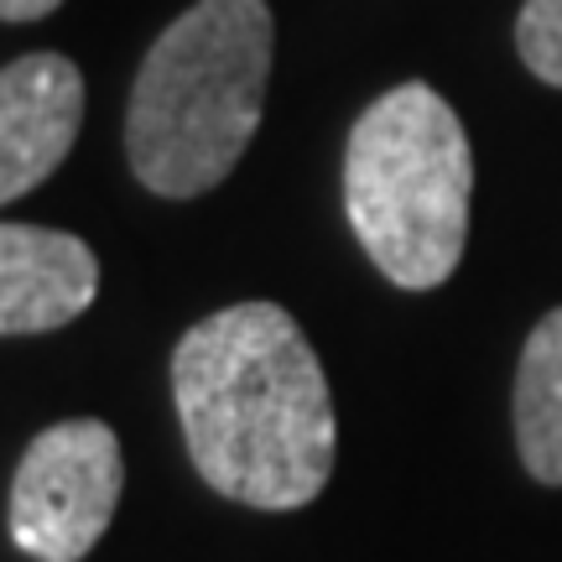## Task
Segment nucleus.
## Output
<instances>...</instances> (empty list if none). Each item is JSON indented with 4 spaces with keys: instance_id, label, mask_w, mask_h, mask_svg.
Wrapping results in <instances>:
<instances>
[{
    "instance_id": "nucleus-3",
    "label": "nucleus",
    "mask_w": 562,
    "mask_h": 562,
    "mask_svg": "<svg viewBox=\"0 0 562 562\" xmlns=\"http://www.w3.org/2000/svg\"><path fill=\"white\" fill-rule=\"evenodd\" d=\"M474 203V151L459 110L402 83L364 110L344 151V209L385 281L432 292L459 271Z\"/></svg>"
},
{
    "instance_id": "nucleus-8",
    "label": "nucleus",
    "mask_w": 562,
    "mask_h": 562,
    "mask_svg": "<svg viewBox=\"0 0 562 562\" xmlns=\"http://www.w3.org/2000/svg\"><path fill=\"white\" fill-rule=\"evenodd\" d=\"M516 47L537 79L562 89V0H526L516 16Z\"/></svg>"
},
{
    "instance_id": "nucleus-4",
    "label": "nucleus",
    "mask_w": 562,
    "mask_h": 562,
    "mask_svg": "<svg viewBox=\"0 0 562 562\" xmlns=\"http://www.w3.org/2000/svg\"><path fill=\"white\" fill-rule=\"evenodd\" d=\"M125 490L115 427L68 417L26 442L11 480V542L32 562H83L94 552Z\"/></svg>"
},
{
    "instance_id": "nucleus-6",
    "label": "nucleus",
    "mask_w": 562,
    "mask_h": 562,
    "mask_svg": "<svg viewBox=\"0 0 562 562\" xmlns=\"http://www.w3.org/2000/svg\"><path fill=\"white\" fill-rule=\"evenodd\" d=\"M100 297V256L47 224H0V339L53 334Z\"/></svg>"
},
{
    "instance_id": "nucleus-5",
    "label": "nucleus",
    "mask_w": 562,
    "mask_h": 562,
    "mask_svg": "<svg viewBox=\"0 0 562 562\" xmlns=\"http://www.w3.org/2000/svg\"><path fill=\"white\" fill-rule=\"evenodd\" d=\"M83 125V74L63 53H26L0 68V203L58 172Z\"/></svg>"
},
{
    "instance_id": "nucleus-1",
    "label": "nucleus",
    "mask_w": 562,
    "mask_h": 562,
    "mask_svg": "<svg viewBox=\"0 0 562 562\" xmlns=\"http://www.w3.org/2000/svg\"><path fill=\"white\" fill-rule=\"evenodd\" d=\"M172 406L203 484L250 510H302L334 474L339 422L318 349L281 302H235L172 349Z\"/></svg>"
},
{
    "instance_id": "nucleus-9",
    "label": "nucleus",
    "mask_w": 562,
    "mask_h": 562,
    "mask_svg": "<svg viewBox=\"0 0 562 562\" xmlns=\"http://www.w3.org/2000/svg\"><path fill=\"white\" fill-rule=\"evenodd\" d=\"M63 0H0V21H42L53 16Z\"/></svg>"
},
{
    "instance_id": "nucleus-7",
    "label": "nucleus",
    "mask_w": 562,
    "mask_h": 562,
    "mask_svg": "<svg viewBox=\"0 0 562 562\" xmlns=\"http://www.w3.org/2000/svg\"><path fill=\"white\" fill-rule=\"evenodd\" d=\"M516 448L537 484H562V307H552L516 364Z\"/></svg>"
},
{
    "instance_id": "nucleus-2",
    "label": "nucleus",
    "mask_w": 562,
    "mask_h": 562,
    "mask_svg": "<svg viewBox=\"0 0 562 562\" xmlns=\"http://www.w3.org/2000/svg\"><path fill=\"white\" fill-rule=\"evenodd\" d=\"M271 32L266 0H199L151 42L125 110L140 188L199 199L235 172L266 115Z\"/></svg>"
}]
</instances>
